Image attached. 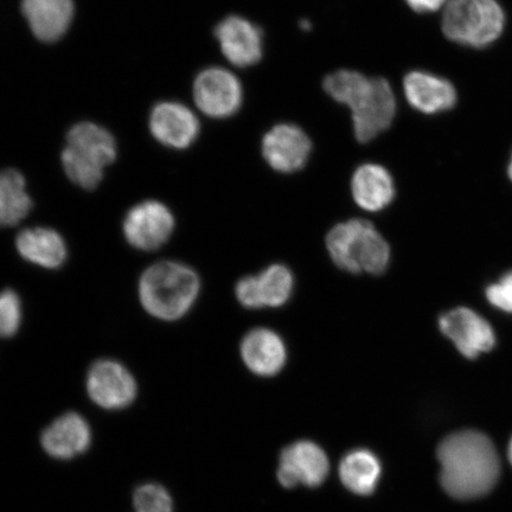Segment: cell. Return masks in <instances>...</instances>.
Listing matches in <instances>:
<instances>
[{"mask_svg": "<svg viewBox=\"0 0 512 512\" xmlns=\"http://www.w3.org/2000/svg\"><path fill=\"white\" fill-rule=\"evenodd\" d=\"M508 459H509V462L510 464L512 465V437L509 441V445H508Z\"/></svg>", "mask_w": 512, "mask_h": 512, "instance_id": "obj_29", "label": "cell"}, {"mask_svg": "<svg viewBox=\"0 0 512 512\" xmlns=\"http://www.w3.org/2000/svg\"><path fill=\"white\" fill-rule=\"evenodd\" d=\"M351 192L358 207L376 213L386 209L395 198V184L382 165L367 163L352 176Z\"/></svg>", "mask_w": 512, "mask_h": 512, "instance_id": "obj_19", "label": "cell"}, {"mask_svg": "<svg viewBox=\"0 0 512 512\" xmlns=\"http://www.w3.org/2000/svg\"><path fill=\"white\" fill-rule=\"evenodd\" d=\"M350 110L358 142H371L388 130L395 118L396 98L392 86L386 79H370Z\"/></svg>", "mask_w": 512, "mask_h": 512, "instance_id": "obj_6", "label": "cell"}, {"mask_svg": "<svg viewBox=\"0 0 512 512\" xmlns=\"http://www.w3.org/2000/svg\"><path fill=\"white\" fill-rule=\"evenodd\" d=\"M117 157V144L110 132L93 123H80L69 131L61 160L70 181L92 190L104 177L106 166Z\"/></svg>", "mask_w": 512, "mask_h": 512, "instance_id": "obj_4", "label": "cell"}, {"mask_svg": "<svg viewBox=\"0 0 512 512\" xmlns=\"http://www.w3.org/2000/svg\"><path fill=\"white\" fill-rule=\"evenodd\" d=\"M334 264L349 273L380 275L390 262L388 242L366 220H350L337 224L326 236Z\"/></svg>", "mask_w": 512, "mask_h": 512, "instance_id": "obj_3", "label": "cell"}, {"mask_svg": "<svg viewBox=\"0 0 512 512\" xmlns=\"http://www.w3.org/2000/svg\"><path fill=\"white\" fill-rule=\"evenodd\" d=\"M175 228L174 215L158 201H145L128 211L124 233L130 245L140 251H156L170 239Z\"/></svg>", "mask_w": 512, "mask_h": 512, "instance_id": "obj_9", "label": "cell"}, {"mask_svg": "<svg viewBox=\"0 0 512 512\" xmlns=\"http://www.w3.org/2000/svg\"><path fill=\"white\" fill-rule=\"evenodd\" d=\"M22 322V304L17 293L5 290L0 293V337L17 334Z\"/></svg>", "mask_w": 512, "mask_h": 512, "instance_id": "obj_25", "label": "cell"}, {"mask_svg": "<svg viewBox=\"0 0 512 512\" xmlns=\"http://www.w3.org/2000/svg\"><path fill=\"white\" fill-rule=\"evenodd\" d=\"M369 81L370 79L366 75L355 72V70H337V72L326 76L324 89L332 99L350 108L366 89Z\"/></svg>", "mask_w": 512, "mask_h": 512, "instance_id": "obj_24", "label": "cell"}, {"mask_svg": "<svg viewBox=\"0 0 512 512\" xmlns=\"http://www.w3.org/2000/svg\"><path fill=\"white\" fill-rule=\"evenodd\" d=\"M508 175H509L510 181L512 182V155H511L509 166H508Z\"/></svg>", "mask_w": 512, "mask_h": 512, "instance_id": "obj_30", "label": "cell"}, {"mask_svg": "<svg viewBox=\"0 0 512 512\" xmlns=\"http://www.w3.org/2000/svg\"><path fill=\"white\" fill-rule=\"evenodd\" d=\"M439 328L467 358H476L495 347L491 325L467 307H458L439 319Z\"/></svg>", "mask_w": 512, "mask_h": 512, "instance_id": "obj_12", "label": "cell"}, {"mask_svg": "<svg viewBox=\"0 0 512 512\" xmlns=\"http://www.w3.org/2000/svg\"><path fill=\"white\" fill-rule=\"evenodd\" d=\"M255 277L262 307L283 306L292 297L294 278L290 268L272 265Z\"/></svg>", "mask_w": 512, "mask_h": 512, "instance_id": "obj_23", "label": "cell"}, {"mask_svg": "<svg viewBox=\"0 0 512 512\" xmlns=\"http://www.w3.org/2000/svg\"><path fill=\"white\" fill-rule=\"evenodd\" d=\"M504 10L497 0H450L443 28L448 40L459 46L483 49L494 44L505 28Z\"/></svg>", "mask_w": 512, "mask_h": 512, "instance_id": "obj_5", "label": "cell"}, {"mask_svg": "<svg viewBox=\"0 0 512 512\" xmlns=\"http://www.w3.org/2000/svg\"><path fill=\"white\" fill-rule=\"evenodd\" d=\"M440 484L446 494L459 501L488 495L501 475L496 446L478 431L448 435L439 444Z\"/></svg>", "mask_w": 512, "mask_h": 512, "instance_id": "obj_1", "label": "cell"}, {"mask_svg": "<svg viewBox=\"0 0 512 512\" xmlns=\"http://www.w3.org/2000/svg\"><path fill=\"white\" fill-rule=\"evenodd\" d=\"M87 390L96 405L118 411L130 405L137 396V384L123 364L115 361L96 362L89 370Z\"/></svg>", "mask_w": 512, "mask_h": 512, "instance_id": "obj_10", "label": "cell"}, {"mask_svg": "<svg viewBox=\"0 0 512 512\" xmlns=\"http://www.w3.org/2000/svg\"><path fill=\"white\" fill-rule=\"evenodd\" d=\"M338 475L342 484L352 494L370 496L379 486L382 465L374 452L367 448H355L342 458Z\"/></svg>", "mask_w": 512, "mask_h": 512, "instance_id": "obj_20", "label": "cell"}, {"mask_svg": "<svg viewBox=\"0 0 512 512\" xmlns=\"http://www.w3.org/2000/svg\"><path fill=\"white\" fill-rule=\"evenodd\" d=\"M312 143L307 134L297 125L279 124L265 134L262 140V155L268 165L283 174L302 170L309 160Z\"/></svg>", "mask_w": 512, "mask_h": 512, "instance_id": "obj_11", "label": "cell"}, {"mask_svg": "<svg viewBox=\"0 0 512 512\" xmlns=\"http://www.w3.org/2000/svg\"><path fill=\"white\" fill-rule=\"evenodd\" d=\"M16 246L25 260L44 268H59L67 259L66 243L53 229L23 230L17 236Z\"/></svg>", "mask_w": 512, "mask_h": 512, "instance_id": "obj_21", "label": "cell"}, {"mask_svg": "<svg viewBox=\"0 0 512 512\" xmlns=\"http://www.w3.org/2000/svg\"><path fill=\"white\" fill-rule=\"evenodd\" d=\"M150 130L159 143L183 150L195 143L200 121L189 107L179 102H162L152 110Z\"/></svg>", "mask_w": 512, "mask_h": 512, "instance_id": "obj_15", "label": "cell"}, {"mask_svg": "<svg viewBox=\"0 0 512 512\" xmlns=\"http://www.w3.org/2000/svg\"><path fill=\"white\" fill-rule=\"evenodd\" d=\"M194 99L197 107L208 117L226 119L240 110L242 86L229 70L208 68L198 74L194 82Z\"/></svg>", "mask_w": 512, "mask_h": 512, "instance_id": "obj_8", "label": "cell"}, {"mask_svg": "<svg viewBox=\"0 0 512 512\" xmlns=\"http://www.w3.org/2000/svg\"><path fill=\"white\" fill-rule=\"evenodd\" d=\"M73 0H22V12L32 34L55 42L66 34L74 18Z\"/></svg>", "mask_w": 512, "mask_h": 512, "instance_id": "obj_18", "label": "cell"}, {"mask_svg": "<svg viewBox=\"0 0 512 512\" xmlns=\"http://www.w3.org/2000/svg\"><path fill=\"white\" fill-rule=\"evenodd\" d=\"M222 54L235 67L255 66L264 54V36L260 28L240 16L224 18L215 29Z\"/></svg>", "mask_w": 512, "mask_h": 512, "instance_id": "obj_13", "label": "cell"}, {"mask_svg": "<svg viewBox=\"0 0 512 512\" xmlns=\"http://www.w3.org/2000/svg\"><path fill=\"white\" fill-rule=\"evenodd\" d=\"M200 287V279L190 267L164 261L143 274L139 296L150 315L176 320L187 315L196 302Z\"/></svg>", "mask_w": 512, "mask_h": 512, "instance_id": "obj_2", "label": "cell"}, {"mask_svg": "<svg viewBox=\"0 0 512 512\" xmlns=\"http://www.w3.org/2000/svg\"><path fill=\"white\" fill-rule=\"evenodd\" d=\"M32 208L27 184L21 172H0V227L16 226L25 219Z\"/></svg>", "mask_w": 512, "mask_h": 512, "instance_id": "obj_22", "label": "cell"}, {"mask_svg": "<svg viewBox=\"0 0 512 512\" xmlns=\"http://www.w3.org/2000/svg\"><path fill=\"white\" fill-rule=\"evenodd\" d=\"M406 99L416 111L438 114L452 110L458 94L452 83L441 76L415 70L403 80Z\"/></svg>", "mask_w": 512, "mask_h": 512, "instance_id": "obj_16", "label": "cell"}, {"mask_svg": "<svg viewBox=\"0 0 512 512\" xmlns=\"http://www.w3.org/2000/svg\"><path fill=\"white\" fill-rule=\"evenodd\" d=\"M329 471V458L323 448L313 441L300 440L281 452L277 475L280 484L287 489L299 485L317 488L328 478Z\"/></svg>", "mask_w": 512, "mask_h": 512, "instance_id": "obj_7", "label": "cell"}, {"mask_svg": "<svg viewBox=\"0 0 512 512\" xmlns=\"http://www.w3.org/2000/svg\"><path fill=\"white\" fill-rule=\"evenodd\" d=\"M92 428L78 413L59 416L41 434V446L47 456L69 462L85 454L92 445Z\"/></svg>", "mask_w": 512, "mask_h": 512, "instance_id": "obj_14", "label": "cell"}, {"mask_svg": "<svg viewBox=\"0 0 512 512\" xmlns=\"http://www.w3.org/2000/svg\"><path fill=\"white\" fill-rule=\"evenodd\" d=\"M241 356L255 375L271 377L280 373L287 360L286 345L277 332L260 328L248 332L241 343Z\"/></svg>", "mask_w": 512, "mask_h": 512, "instance_id": "obj_17", "label": "cell"}, {"mask_svg": "<svg viewBox=\"0 0 512 512\" xmlns=\"http://www.w3.org/2000/svg\"><path fill=\"white\" fill-rule=\"evenodd\" d=\"M486 298L497 309L512 313V272L505 274L498 283L489 286Z\"/></svg>", "mask_w": 512, "mask_h": 512, "instance_id": "obj_26", "label": "cell"}, {"mask_svg": "<svg viewBox=\"0 0 512 512\" xmlns=\"http://www.w3.org/2000/svg\"><path fill=\"white\" fill-rule=\"evenodd\" d=\"M236 298L239 303L245 306L249 310L261 309V300L258 292V286H256L255 275H248V277L239 280L236 285Z\"/></svg>", "mask_w": 512, "mask_h": 512, "instance_id": "obj_27", "label": "cell"}, {"mask_svg": "<svg viewBox=\"0 0 512 512\" xmlns=\"http://www.w3.org/2000/svg\"><path fill=\"white\" fill-rule=\"evenodd\" d=\"M405 2L418 14H430L443 8L447 0H405Z\"/></svg>", "mask_w": 512, "mask_h": 512, "instance_id": "obj_28", "label": "cell"}]
</instances>
